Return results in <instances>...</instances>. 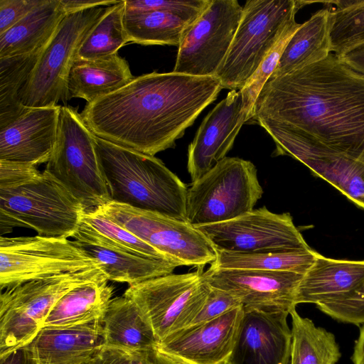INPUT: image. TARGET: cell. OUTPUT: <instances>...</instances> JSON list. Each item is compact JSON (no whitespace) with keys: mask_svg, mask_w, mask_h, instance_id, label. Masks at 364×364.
Here are the masks:
<instances>
[{"mask_svg":"<svg viewBox=\"0 0 364 364\" xmlns=\"http://www.w3.org/2000/svg\"><path fill=\"white\" fill-rule=\"evenodd\" d=\"M251 119L271 136L328 149L364 165V75L335 53L269 77Z\"/></svg>","mask_w":364,"mask_h":364,"instance_id":"obj_1","label":"cell"},{"mask_svg":"<svg viewBox=\"0 0 364 364\" xmlns=\"http://www.w3.org/2000/svg\"><path fill=\"white\" fill-rule=\"evenodd\" d=\"M222 89L215 76L152 72L87 103L80 115L95 136L154 156L173 147Z\"/></svg>","mask_w":364,"mask_h":364,"instance_id":"obj_2","label":"cell"},{"mask_svg":"<svg viewBox=\"0 0 364 364\" xmlns=\"http://www.w3.org/2000/svg\"><path fill=\"white\" fill-rule=\"evenodd\" d=\"M93 141L111 200L186 221V185L154 156Z\"/></svg>","mask_w":364,"mask_h":364,"instance_id":"obj_3","label":"cell"},{"mask_svg":"<svg viewBox=\"0 0 364 364\" xmlns=\"http://www.w3.org/2000/svg\"><path fill=\"white\" fill-rule=\"evenodd\" d=\"M85 210L82 203L45 170L20 183L0 186L1 236L14 227H23L40 236L72 237Z\"/></svg>","mask_w":364,"mask_h":364,"instance_id":"obj_4","label":"cell"},{"mask_svg":"<svg viewBox=\"0 0 364 364\" xmlns=\"http://www.w3.org/2000/svg\"><path fill=\"white\" fill-rule=\"evenodd\" d=\"M312 1L248 0L229 51L215 76L223 88L240 90L280 38L296 12Z\"/></svg>","mask_w":364,"mask_h":364,"instance_id":"obj_5","label":"cell"},{"mask_svg":"<svg viewBox=\"0 0 364 364\" xmlns=\"http://www.w3.org/2000/svg\"><path fill=\"white\" fill-rule=\"evenodd\" d=\"M93 136L76 108L61 106L55 143L44 169L65 186L85 210L111 201Z\"/></svg>","mask_w":364,"mask_h":364,"instance_id":"obj_6","label":"cell"},{"mask_svg":"<svg viewBox=\"0 0 364 364\" xmlns=\"http://www.w3.org/2000/svg\"><path fill=\"white\" fill-rule=\"evenodd\" d=\"M107 279L101 269L28 281L1 291L0 356L29 344L55 303L82 284Z\"/></svg>","mask_w":364,"mask_h":364,"instance_id":"obj_7","label":"cell"},{"mask_svg":"<svg viewBox=\"0 0 364 364\" xmlns=\"http://www.w3.org/2000/svg\"><path fill=\"white\" fill-rule=\"evenodd\" d=\"M262 193L255 166L226 156L188 188L186 221L198 227L232 220L252 211Z\"/></svg>","mask_w":364,"mask_h":364,"instance_id":"obj_8","label":"cell"},{"mask_svg":"<svg viewBox=\"0 0 364 364\" xmlns=\"http://www.w3.org/2000/svg\"><path fill=\"white\" fill-rule=\"evenodd\" d=\"M95 269H101L99 262L75 240L0 236L1 291L31 280Z\"/></svg>","mask_w":364,"mask_h":364,"instance_id":"obj_9","label":"cell"},{"mask_svg":"<svg viewBox=\"0 0 364 364\" xmlns=\"http://www.w3.org/2000/svg\"><path fill=\"white\" fill-rule=\"evenodd\" d=\"M97 208L178 267H203L217 258L212 242L187 221L112 200Z\"/></svg>","mask_w":364,"mask_h":364,"instance_id":"obj_10","label":"cell"},{"mask_svg":"<svg viewBox=\"0 0 364 364\" xmlns=\"http://www.w3.org/2000/svg\"><path fill=\"white\" fill-rule=\"evenodd\" d=\"M105 9H90L65 16L41 51L22 92L25 107L55 106L68 101V79L78 48Z\"/></svg>","mask_w":364,"mask_h":364,"instance_id":"obj_11","label":"cell"},{"mask_svg":"<svg viewBox=\"0 0 364 364\" xmlns=\"http://www.w3.org/2000/svg\"><path fill=\"white\" fill-rule=\"evenodd\" d=\"M203 269L159 277L125 291L124 296L139 307L159 342L191 325L202 309L211 288Z\"/></svg>","mask_w":364,"mask_h":364,"instance_id":"obj_12","label":"cell"},{"mask_svg":"<svg viewBox=\"0 0 364 364\" xmlns=\"http://www.w3.org/2000/svg\"><path fill=\"white\" fill-rule=\"evenodd\" d=\"M242 11L237 0H211L178 47L173 71L215 76L229 51Z\"/></svg>","mask_w":364,"mask_h":364,"instance_id":"obj_13","label":"cell"},{"mask_svg":"<svg viewBox=\"0 0 364 364\" xmlns=\"http://www.w3.org/2000/svg\"><path fill=\"white\" fill-rule=\"evenodd\" d=\"M196 228L217 251L257 252L311 248L289 213H274L266 207L225 222Z\"/></svg>","mask_w":364,"mask_h":364,"instance_id":"obj_14","label":"cell"},{"mask_svg":"<svg viewBox=\"0 0 364 364\" xmlns=\"http://www.w3.org/2000/svg\"><path fill=\"white\" fill-rule=\"evenodd\" d=\"M304 274L288 271L228 269L210 267L203 277L210 287L240 299L244 309L296 308V288Z\"/></svg>","mask_w":364,"mask_h":364,"instance_id":"obj_15","label":"cell"},{"mask_svg":"<svg viewBox=\"0 0 364 364\" xmlns=\"http://www.w3.org/2000/svg\"><path fill=\"white\" fill-rule=\"evenodd\" d=\"M289 312L244 309L228 364H289Z\"/></svg>","mask_w":364,"mask_h":364,"instance_id":"obj_16","label":"cell"},{"mask_svg":"<svg viewBox=\"0 0 364 364\" xmlns=\"http://www.w3.org/2000/svg\"><path fill=\"white\" fill-rule=\"evenodd\" d=\"M247 121L240 90H231L204 118L188 146L187 169L192 182L226 157Z\"/></svg>","mask_w":364,"mask_h":364,"instance_id":"obj_17","label":"cell"},{"mask_svg":"<svg viewBox=\"0 0 364 364\" xmlns=\"http://www.w3.org/2000/svg\"><path fill=\"white\" fill-rule=\"evenodd\" d=\"M243 307L203 323L189 325L159 342L158 348L189 364H228Z\"/></svg>","mask_w":364,"mask_h":364,"instance_id":"obj_18","label":"cell"},{"mask_svg":"<svg viewBox=\"0 0 364 364\" xmlns=\"http://www.w3.org/2000/svg\"><path fill=\"white\" fill-rule=\"evenodd\" d=\"M61 105L26 107L0 128V160L38 166L47 163L55 143Z\"/></svg>","mask_w":364,"mask_h":364,"instance_id":"obj_19","label":"cell"},{"mask_svg":"<svg viewBox=\"0 0 364 364\" xmlns=\"http://www.w3.org/2000/svg\"><path fill=\"white\" fill-rule=\"evenodd\" d=\"M39 364H88L106 346L101 320L43 326L28 344Z\"/></svg>","mask_w":364,"mask_h":364,"instance_id":"obj_20","label":"cell"},{"mask_svg":"<svg viewBox=\"0 0 364 364\" xmlns=\"http://www.w3.org/2000/svg\"><path fill=\"white\" fill-rule=\"evenodd\" d=\"M275 156L299 161L358 207L364 209V165L328 149L316 148L281 137H272Z\"/></svg>","mask_w":364,"mask_h":364,"instance_id":"obj_21","label":"cell"},{"mask_svg":"<svg viewBox=\"0 0 364 364\" xmlns=\"http://www.w3.org/2000/svg\"><path fill=\"white\" fill-rule=\"evenodd\" d=\"M364 282V260L338 259L318 253L303 275L294 303L318 304L342 298Z\"/></svg>","mask_w":364,"mask_h":364,"instance_id":"obj_22","label":"cell"},{"mask_svg":"<svg viewBox=\"0 0 364 364\" xmlns=\"http://www.w3.org/2000/svg\"><path fill=\"white\" fill-rule=\"evenodd\" d=\"M134 77L127 61L118 53L98 59L75 58L68 79L67 98H81L90 103L122 87Z\"/></svg>","mask_w":364,"mask_h":364,"instance_id":"obj_23","label":"cell"},{"mask_svg":"<svg viewBox=\"0 0 364 364\" xmlns=\"http://www.w3.org/2000/svg\"><path fill=\"white\" fill-rule=\"evenodd\" d=\"M101 322L106 346L129 353L159 346V341L146 316L124 295L112 298Z\"/></svg>","mask_w":364,"mask_h":364,"instance_id":"obj_24","label":"cell"},{"mask_svg":"<svg viewBox=\"0 0 364 364\" xmlns=\"http://www.w3.org/2000/svg\"><path fill=\"white\" fill-rule=\"evenodd\" d=\"M66 15L60 0H45L0 35V58L43 48Z\"/></svg>","mask_w":364,"mask_h":364,"instance_id":"obj_25","label":"cell"},{"mask_svg":"<svg viewBox=\"0 0 364 364\" xmlns=\"http://www.w3.org/2000/svg\"><path fill=\"white\" fill-rule=\"evenodd\" d=\"M331 7L318 10L289 40L270 77L282 76L327 58L331 53Z\"/></svg>","mask_w":364,"mask_h":364,"instance_id":"obj_26","label":"cell"},{"mask_svg":"<svg viewBox=\"0 0 364 364\" xmlns=\"http://www.w3.org/2000/svg\"><path fill=\"white\" fill-rule=\"evenodd\" d=\"M112 295L113 287L108 284L107 279L78 285L55 303L43 326H71L101 320Z\"/></svg>","mask_w":364,"mask_h":364,"instance_id":"obj_27","label":"cell"},{"mask_svg":"<svg viewBox=\"0 0 364 364\" xmlns=\"http://www.w3.org/2000/svg\"><path fill=\"white\" fill-rule=\"evenodd\" d=\"M72 237L80 243L168 260L160 252L111 220L99 208L84 211L78 229Z\"/></svg>","mask_w":364,"mask_h":364,"instance_id":"obj_28","label":"cell"},{"mask_svg":"<svg viewBox=\"0 0 364 364\" xmlns=\"http://www.w3.org/2000/svg\"><path fill=\"white\" fill-rule=\"evenodd\" d=\"M75 242L99 262L108 281L127 283L132 286L170 274L178 267L165 259L146 257Z\"/></svg>","mask_w":364,"mask_h":364,"instance_id":"obj_29","label":"cell"},{"mask_svg":"<svg viewBox=\"0 0 364 364\" xmlns=\"http://www.w3.org/2000/svg\"><path fill=\"white\" fill-rule=\"evenodd\" d=\"M193 23L163 11H126L124 26L129 42L179 46Z\"/></svg>","mask_w":364,"mask_h":364,"instance_id":"obj_30","label":"cell"},{"mask_svg":"<svg viewBox=\"0 0 364 364\" xmlns=\"http://www.w3.org/2000/svg\"><path fill=\"white\" fill-rule=\"evenodd\" d=\"M291 344L289 364H336L341 358L334 335L290 310Z\"/></svg>","mask_w":364,"mask_h":364,"instance_id":"obj_31","label":"cell"},{"mask_svg":"<svg viewBox=\"0 0 364 364\" xmlns=\"http://www.w3.org/2000/svg\"><path fill=\"white\" fill-rule=\"evenodd\" d=\"M212 268L288 271L304 274L318 254L311 248L257 252L217 251Z\"/></svg>","mask_w":364,"mask_h":364,"instance_id":"obj_32","label":"cell"},{"mask_svg":"<svg viewBox=\"0 0 364 364\" xmlns=\"http://www.w3.org/2000/svg\"><path fill=\"white\" fill-rule=\"evenodd\" d=\"M43 48L0 58V128L16 119L26 107L21 101L22 92Z\"/></svg>","mask_w":364,"mask_h":364,"instance_id":"obj_33","label":"cell"},{"mask_svg":"<svg viewBox=\"0 0 364 364\" xmlns=\"http://www.w3.org/2000/svg\"><path fill=\"white\" fill-rule=\"evenodd\" d=\"M124 12L125 0L106 7L81 43L76 58L92 60L111 56L129 43L124 26Z\"/></svg>","mask_w":364,"mask_h":364,"instance_id":"obj_34","label":"cell"},{"mask_svg":"<svg viewBox=\"0 0 364 364\" xmlns=\"http://www.w3.org/2000/svg\"><path fill=\"white\" fill-rule=\"evenodd\" d=\"M331 6V52L339 55L364 43V0L327 1Z\"/></svg>","mask_w":364,"mask_h":364,"instance_id":"obj_35","label":"cell"},{"mask_svg":"<svg viewBox=\"0 0 364 364\" xmlns=\"http://www.w3.org/2000/svg\"><path fill=\"white\" fill-rule=\"evenodd\" d=\"M301 24L296 23L294 19L287 25L277 43L263 60L245 86L240 90L248 121L252 117L254 106L260 91L274 72L289 40Z\"/></svg>","mask_w":364,"mask_h":364,"instance_id":"obj_36","label":"cell"},{"mask_svg":"<svg viewBox=\"0 0 364 364\" xmlns=\"http://www.w3.org/2000/svg\"><path fill=\"white\" fill-rule=\"evenodd\" d=\"M210 1L211 0H125V10L168 11L176 14L193 23Z\"/></svg>","mask_w":364,"mask_h":364,"instance_id":"obj_37","label":"cell"},{"mask_svg":"<svg viewBox=\"0 0 364 364\" xmlns=\"http://www.w3.org/2000/svg\"><path fill=\"white\" fill-rule=\"evenodd\" d=\"M316 307L338 321L358 326L364 324V282L349 294L318 304Z\"/></svg>","mask_w":364,"mask_h":364,"instance_id":"obj_38","label":"cell"},{"mask_svg":"<svg viewBox=\"0 0 364 364\" xmlns=\"http://www.w3.org/2000/svg\"><path fill=\"white\" fill-rule=\"evenodd\" d=\"M240 306L242 304L238 298L226 291L211 287L202 309L191 325L212 320Z\"/></svg>","mask_w":364,"mask_h":364,"instance_id":"obj_39","label":"cell"},{"mask_svg":"<svg viewBox=\"0 0 364 364\" xmlns=\"http://www.w3.org/2000/svg\"><path fill=\"white\" fill-rule=\"evenodd\" d=\"M44 1L45 0H0V35Z\"/></svg>","mask_w":364,"mask_h":364,"instance_id":"obj_40","label":"cell"},{"mask_svg":"<svg viewBox=\"0 0 364 364\" xmlns=\"http://www.w3.org/2000/svg\"><path fill=\"white\" fill-rule=\"evenodd\" d=\"M130 364H189L158 347L129 353Z\"/></svg>","mask_w":364,"mask_h":364,"instance_id":"obj_41","label":"cell"},{"mask_svg":"<svg viewBox=\"0 0 364 364\" xmlns=\"http://www.w3.org/2000/svg\"><path fill=\"white\" fill-rule=\"evenodd\" d=\"M88 364H130L129 352L105 346Z\"/></svg>","mask_w":364,"mask_h":364,"instance_id":"obj_42","label":"cell"},{"mask_svg":"<svg viewBox=\"0 0 364 364\" xmlns=\"http://www.w3.org/2000/svg\"><path fill=\"white\" fill-rule=\"evenodd\" d=\"M120 1V0H119ZM117 0H60L66 14L102 7V6H112L117 4Z\"/></svg>","mask_w":364,"mask_h":364,"instance_id":"obj_43","label":"cell"},{"mask_svg":"<svg viewBox=\"0 0 364 364\" xmlns=\"http://www.w3.org/2000/svg\"><path fill=\"white\" fill-rule=\"evenodd\" d=\"M0 364H39L28 345L0 356Z\"/></svg>","mask_w":364,"mask_h":364,"instance_id":"obj_44","label":"cell"},{"mask_svg":"<svg viewBox=\"0 0 364 364\" xmlns=\"http://www.w3.org/2000/svg\"><path fill=\"white\" fill-rule=\"evenodd\" d=\"M338 56L347 65L364 75V43L351 48Z\"/></svg>","mask_w":364,"mask_h":364,"instance_id":"obj_45","label":"cell"},{"mask_svg":"<svg viewBox=\"0 0 364 364\" xmlns=\"http://www.w3.org/2000/svg\"><path fill=\"white\" fill-rule=\"evenodd\" d=\"M352 360L353 364H364V324L360 327L359 336L354 346Z\"/></svg>","mask_w":364,"mask_h":364,"instance_id":"obj_46","label":"cell"}]
</instances>
